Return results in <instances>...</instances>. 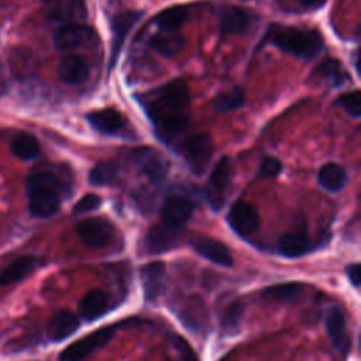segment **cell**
I'll use <instances>...</instances> for the list:
<instances>
[{
	"label": "cell",
	"mask_w": 361,
	"mask_h": 361,
	"mask_svg": "<svg viewBox=\"0 0 361 361\" xmlns=\"http://www.w3.org/2000/svg\"><path fill=\"white\" fill-rule=\"evenodd\" d=\"M145 111L159 137L171 140L190 120V92L183 79H173L144 96Z\"/></svg>",
	"instance_id": "cell-1"
},
{
	"label": "cell",
	"mask_w": 361,
	"mask_h": 361,
	"mask_svg": "<svg viewBox=\"0 0 361 361\" xmlns=\"http://www.w3.org/2000/svg\"><path fill=\"white\" fill-rule=\"evenodd\" d=\"M264 44H271L298 58L310 59L323 48V37L316 30L272 24L262 37L261 45Z\"/></svg>",
	"instance_id": "cell-2"
},
{
	"label": "cell",
	"mask_w": 361,
	"mask_h": 361,
	"mask_svg": "<svg viewBox=\"0 0 361 361\" xmlns=\"http://www.w3.org/2000/svg\"><path fill=\"white\" fill-rule=\"evenodd\" d=\"M58 186L59 180L56 175L48 171L34 172L27 178L28 209L32 216L47 219L58 212Z\"/></svg>",
	"instance_id": "cell-3"
},
{
	"label": "cell",
	"mask_w": 361,
	"mask_h": 361,
	"mask_svg": "<svg viewBox=\"0 0 361 361\" xmlns=\"http://www.w3.org/2000/svg\"><path fill=\"white\" fill-rule=\"evenodd\" d=\"M231 161L228 157H221L214 168L212 169L209 182H207V189H206V196L207 200L212 206L213 210H220L226 202L227 190L231 183Z\"/></svg>",
	"instance_id": "cell-4"
},
{
	"label": "cell",
	"mask_w": 361,
	"mask_h": 361,
	"mask_svg": "<svg viewBox=\"0 0 361 361\" xmlns=\"http://www.w3.org/2000/svg\"><path fill=\"white\" fill-rule=\"evenodd\" d=\"M114 336V329L111 326H106L103 329H99L93 331L92 334L85 336L83 338L69 344L61 354V361H82L92 353H94L97 348H102L106 345Z\"/></svg>",
	"instance_id": "cell-5"
},
{
	"label": "cell",
	"mask_w": 361,
	"mask_h": 361,
	"mask_svg": "<svg viewBox=\"0 0 361 361\" xmlns=\"http://www.w3.org/2000/svg\"><path fill=\"white\" fill-rule=\"evenodd\" d=\"M76 233L79 238L90 248H104L114 238L113 224L100 217L85 219L76 224Z\"/></svg>",
	"instance_id": "cell-6"
},
{
	"label": "cell",
	"mask_w": 361,
	"mask_h": 361,
	"mask_svg": "<svg viewBox=\"0 0 361 361\" xmlns=\"http://www.w3.org/2000/svg\"><path fill=\"white\" fill-rule=\"evenodd\" d=\"M97 42V34L92 27L69 23L59 27L54 34V45L59 51H71L78 47Z\"/></svg>",
	"instance_id": "cell-7"
},
{
	"label": "cell",
	"mask_w": 361,
	"mask_h": 361,
	"mask_svg": "<svg viewBox=\"0 0 361 361\" xmlns=\"http://www.w3.org/2000/svg\"><path fill=\"white\" fill-rule=\"evenodd\" d=\"M133 164L152 182L162 180L169 169V162L164 154L151 147H140L131 152Z\"/></svg>",
	"instance_id": "cell-8"
},
{
	"label": "cell",
	"mask_w": 361,
	"mask_h": 361,
	"mask_svg": "<svg viewBox=\"0 0 361 361\" xmlns=\"http://www.w3.org/2000/svg\"><path fill=\"white\" fill-rule=\"evenodd\" d=\"M141 17H142V11H134V10L121 11V13H117L111 17L110 25H111L113 39H111V48H110L109 71L116 65L128 32L138 23V20Z\"/></svg>",
	"instance_id": "cell-9"
},
{
	"label": "cell",
	"mask_w": 361,
	"mask_h": 361,
	"mask_svg": "<svg viewBox=\"0 0 361 361\" xmlns=\"http://www.w3.org/2000/svg\"><path fill=\"white\" fill-rule=\"evenodd\" d=\"M45 16L58 23H78L87 17L86 0H44Z\"/></svg>",
	"instance_id": "cell-10"
},
{
	"label": "cell",
	"mask_w": 361,
	"mask_h": 361,
	"mask_svg": "<svg viewBox=\"0 0 361 361\" xmlns=\"http://www.w3.org/2000/svg\"><path fill=\"white\" fill-rule=\"evenodd\" d=\"M212 155L213 141L209 134H196L183 144V157L196 173H202L206 169Z\"/></svg>",
	"instance_id": "cell-11"
},
{
	"label": "cell",
	"mask_w": 361,
	"mask_h": 361,
	"mask_svg": "<svg viewBox=\"0 0 361 361\" xmlns=\"http://www.w3.org/2000/svg\"><path fill=\"white\" fill-rule=\"evenodd\" d=\"M227 221L237 234L241 237H248L257 231L259 226V214L255 206L251 203L237 200L227 214Z\"/></svg>",
	"instance_id": "cell-12"
},
{
	"label": "cell",
	"mask_w": 361,
	"mask_h": 361,
	"mask_svg": "<svg viewBox=\"0 0 361 361\" xmlns=\"http://www.w3.org/2000/svg\"><path fill=\"white\" fill-rule=\"evenodd\" d=\"M193 214V203L178 195L168 196L161 207L162 223L171 227H182Z\"/></svg>",
	"instance_id": "cell-13"
},
{
	"label": "cell",
	"mask_w": 361,
	"mask_h": 361,
	"mask_svg": "<svg viewBox=\"0 0 361 361\" xmlns=\"http://www.w3.org/2000/svg\"><path fill=\"white\" fill-rule=\"evenodd\" d=\"M180 238L179 228L165 223L154 224L145 235V248L151 254H161L173 248Z\"/></svg>",
	"instance_id": "cell-14"
},
{
	"label": "cell",
	"mask_w": 361,
	"mask_h": 361,
	"mask_svg": "<svg viewBox=\"0 0 361 361\" xmlns=\"http://www.w3.org/2000/svg\"><path fill=\"white\" fill-rule=\"evenodd\" d=\"M190 244L197 254L207 258L209 261L221 267L233 265V257L230 250L219 240L204 237V235H197L190 240Z\"/></svg>",
	"instance_id": "cell-15"
},
{
	"label": "cell",
	"mask_w": 361,
	"mask_h": 361,
	"mask_svg": "<svg viewBox=\"0 0 361 361\" xmlns=\"http://www.w3.org/2000/svg\"><path fill=\"white\" fill-rule=\"evenodd\" d=\"M326 330H327V334H329L333 345L338 351L348 350L351 341H350V336H348V331H347L345 317H344V313L340 307L333 306L327 310Z\"/></svg>",
	"instance_id": "cell-16"
},
{
	"label": "cell",
	"mask_w": 361,
	"mask_h": 361,
	"mask_svg": "<svg viewBox=\"0 0 361 361\" xmlns=\"http://www.w3.org/2000/svg\"><path fill=\"white\" fill-rule=\"evenodd\" d=\"M140 275H141L144 293L148 300H154L159 295H162L164 288H165V265H164V262L154 261V262L142 265Z\"/></svg>",
	"instance_id": "cell-17"
},
{
	"label": "cell",
	"mask_w": 361,
	"mask_h": 361,
	"mask_svg": "<svg viewBox=\"0 0 361 361\" xmlns=\"http://www.w3.org/2000/svg\"><path fill=\"white\" fill-rule=\"evenodd\" d=\"M89 66L83 56L68 55L58 66V76L66 85H80L87 79Z\"/></svg>",
	"instance_id": "cell-18"
},
{
	"label": "cell",
	"mask_w": 361,
	"mask_h": 361,
	"mask_svg": "<svg viewBox=\"0 0 361 361\" xmlns=\"http://www.w3.org/2000/svg\"><path fill=\"white\" fill-rule=\"evenodd\" d=\"M87 123L99 133L106 135H114L124 127V117L114 109H104L92 111L86 116Z\"/></svg>",
	"instance_id": "cell-19"
},
{
	"label": "cell",
	"mask_w": 361,
	"mask_h": 361,
	"mask_svg": "<svg viewBox=\"0 0 361 361\" xmlns=\"http://www.w3.org/2000/svg\"><path fill=\"white\" fill-rule=\"evenodd\" d=\"M37 258L32 255H23L10 262L0 274V286L11 285L23 281L37 268Z\"/></svg>",
	"instance_id": "cell-20"
},
{
	"label": "cell",
	"mask_w": 361,
	"mask_h": 361,
	"mask_svg": "<svg viewBox=\"0 0 361 361\" xmlns=\"http://www.w3.org/2000/svg\"><path fill=\"white\" fill-rule=\"evenodd\" d=\"M219 21L223 34H240L247 30L250 17L241 7L223 6L219 13Z\"/></svg>",
	"instance_id": "cell-21"
},
{
	"label": "cell",
	"mask_w": 361,
	"mask_h": 361,
	"mask_svg": "<svg viewBox=\"0 0 361 361\" xmlns=\"http://www.w3.org/2000/svg\"><path fill=\"white\" fill-rule=\"evenodd\" d=\"M79 327V319L69 310H61L48 323V336L52 341H62L72 336Z\"/></svg>",
	"instance_id": "cell-22"
},
{
	"label": "cell",
	"mask_w": 361,
	"mask_h": 361,
	"mask_svg": "<svg viewBox=\"0 0 361 361\" xmlns=\"http://www.w3.org/2000/svg\"><path fill=\"white\" fill-rule=\"evenodd\" d=\"M107 305L109 298L106 292H103L102 289H92L79 300V316L87 322L96 320L106 312Z\"/></svg>",
	"instance_id": "cell-23"
},
{
	"label": "cell",
	"mask_w": 361,
	"mask_h": 361,
	"mask_svg": "<svg viewBox=\"0 0 361 361\" xmlns=\"http://www.w3.org/2000/svg\"><path fill=\"white\" fill-rule=\"evenodd\" d=\"M317 178L322 188H324L329 192H340L348 180V176L344 168L334 162H329L323 165L319 171Z\"/></svg>",
	"instance_id": "cell-24"
},
{
	"label": "cell",
	"mask_w": 361,
	"mask_h": 361,
	"mask_svg": "<svg viewBox=\"0 0 361 361\" xmlns=\"http://www.w3.org/2000/svg\"><path fill=\"white\" fill-rule=\"evenodd\" d=\"M316 78H320L330 86H340L345 79H348L347 72L344 71L340 61L333 58L323 59L313 71Z\"/></svg>",
	"instance_id": "cell-25"
},
{
	"label": "cell",
	"mask_w": 361,
	"mask_h": 361,
	"mask_svg": "<svg viewBox=\"0 0 361 361\" xmlns=\"http://www.w3.org/2000/svg\"><path fill=\"white\" fill-rule=\"evenodd\" d=\"M278 250L286 258H298L310 250V241L303 234L286 233L279 237Z\"/></svg>",
	"instance_id": "cell-26"
},
{
	"label": "cell",
	"mask_w": 361,
	"mask_h": 361,
	"mask_svg": "<svg viewBox=\"0 0 361 361\" xmlns=\"http://www.w3.org/2000/svg\"><path fill=\"white\" fill-rule=\"evenodd\" d=\"M151 47L164 56L176 55L185 45V39L180 34L175 31H168L166 34H157L149 41Z\"/></svg>",
	"instance_id": "cell-27"
},
{
	"label": "cell",
	"mask_w": 361,
	"mask_h": 361,
	"mask_svg": "<svg viewBox=\"0 0 361 361\" xmlns=\"http://www.w3.org/2000/svg\"><path fill=\"white\" fill-rule=\"evenodd\" d=\"M188 16L189 11L185 6H172L158 13L154 18V23L165 31H175L186 21Z\"/></svg>",
	"instance_id": "cell-28"
},
{
	"label": "cell",
	"mask_w": 361,
	"mask_h": 361,
	"mask_svg": "<svg viewBox=\"0 0 361 361\" xmlns=\"http://www.w3.org/2000/svg\"><path fill=\"white\" fill-rule=\"evenodd\" d=\"M11 152L24 161L34 159L39 154V142L34 135L21 133L13 138Z\"/></svg>",
	"instance_id": "cell-29"
},
{
	"label": "cell",
	"mask_w": 361,
	"mask_h": 361,
	"mask_svg": "<svg viewBox=\"0 0 361 361\" xmlns=\"http://www.w3.org/2000/svg\"><path fill=\"white\" fill-rule=\"evenodd\" d=\"M303 283L300 282H286V283H278L274 286H269L264 290V296L274 299L276 302H293L296 300L302 290H303Z\"/></svg>",
	"instance_id": "cell-30"
},
{
	"label": "cell",
	"mask_w": 361,
	"mask_h": 361,
	"mask_svg": "<svg viewBox=\"0 0 361 361\" xmlns=\"http://www.w3.org/2000/svg\"><path fill=\"white\" fill-rule=\"evenodd\" d=\"M245 102V94L244 90L238 86L231 87L227 92H223L217 94L213 100V109L219 113L223 111H230V110H237L240 109Z\"/></svg>",
	"instance_id": "cell-31"
},
{
	"label": "cell",
	"mask_w": 361,
	"mask_h": 361,
	"mask_svg": "<svg viewBox=\"0 0 361 361\" xmlns=\"http://www.w3.org/2000/svg\"><path fill=\"white\" fill-rule=\"evenodd\" d=\"M118 168L114 162H100L89 172V182L94 186H109L117 182Z\"/></svg>",
	"instance_id": "cell-32"
},
{
	"label": "cell",
	"mask_w": 361,
	"mask_h": 361,
	"mask_svg": "<svg viewBox=\"0 0 361 361\" xmlns=\"http://www.w3.org/2000/svg\"><path fill=\"white\" fill-rule=\"evenodd\" d=\"M243 317V305L238 302H234L231 306L227 307L221 317V324L226 331H235L240 326Z\"/></svg>",
	"instance_id": "cell-33"
},
{
	"label": "cell",
	"mask_w": 361,
	"mask_h": 361,
	"mask_svg": "<svg viewBox=\"0 0 361 361\" xmlns=\"http://www.w3.org/2000/svg\"><path fill=\"white\" fill-rule=\"evenodd\" d=\"M337 104L341 106L350 116H353L355 118L361 116V96H360L358 90L343 94L337 100Z\"/></svg>",
	"instance_id": "cell-34"
},
{
	"label": "cell",
	"mask_w": 361,
	"mask_h": 361,
	"mask_svg": "<svg viewBox=\"0 0 361 361\" xmlns=\"http://www.w3.org/2000/svg\"><path fill=\"white\" fill-rule=\"evenodd\" d=\"M102 203V199L97 195L93 193H87L80 200H78L73 206V214H83V213H89L94 209H97Z\"/></svg>",
	"instance_id": "cell-35"
},
{
	"label": "cell",
	"mask_w": 361,
	"mask_h": 361,
	"mask_svg": "<svg viewBox=\"0 0 361 361\" xmlns=\"http://www.w3.org/2000/svg\"><path fill=\"white\" fill-rule=\"evenodd\" d=\"M282 171V162L275 157H265L259 165V175L264 178H275Z\"/></svg>",
	"instance_id": "cell-36"
},
{
	"label": "cell",
	"mask_w": 361,
	"mask_h": 361,
	"mask_svg": "<svg viewBox=\"0 0 361 361\" xmlns=\"http://www.w3.org/2000/svg\"><path fill=\"white\" fill-rule=\"evenodd\" d=\"M173 350H175L173 361H197V357L195 355L193 350L182 338H178V337L175 338Z\"/></svg>",
	"instance_id": "cell-37"
},
{
	"label": "cell",
	"mask_w": 361,
	"mask_h": 361,
	"mask_svg": "<svg viewBox=\"0 0 361 361\" xmlns=\"http://www.w3.org/2000/svg\"><path fill=\"white\" fill-rule=\"evenodd\" d=\"M347 276L350 279V282L357 288L360 286L361 282V268L360 264H351L347 267Z\"/></svg>",
	"instance_id": "cell-38"
},
{
	"label": "cell",
	"mask_w": 361,
	"mask_h": 361,
	"mask_svg": "<svg viewBox=\"0 0 361 361\" xmlns=\"http://www.w3.org/2000/svg\"><path fill=\"white\" fill-rule=\"evenodd\" d=\"M302 6L305 7H312V8H317V7H322L326 0H298Z\"/></svg>",
	"instance_id": "cell-39"
}]
</instances>
